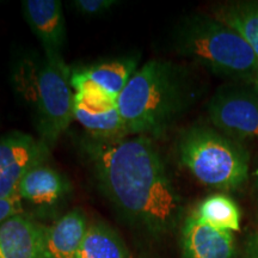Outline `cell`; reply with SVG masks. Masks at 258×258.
<instances>
[{"mask_svg": "<svg viewBox=\"0 0 258 258\" xmlns=\"http://www.w3.org/2000/svg\"><path fill=\"white\" fill-rule=\"evenodd\" d=\"M177 157L194 178L220 191L240 189L249 178L250 154L246 148L207 125H192L180 134Z\"/></svg>", "mask_w": 258, "mask_h": 258, "instance_id": "obj_5", "label": "cell"}, {"mask_svg": "<svg viewBox=\"0 0 258 258\" xmlns=\"http://www.w3.org/2000/svg\"><path fill=\"white\" fill-rule=\"evenodd\" d=\"M69 190V182L59 171L42 164L23 177L18 186V196L23 202L36 207H51L61 201Z\"/></svg>", "mask_w": 258, "mask_h": 258, "instance_id": "obj_13", "label": "cell"}, {"mask_svg": "<svg viewBox=\"0 0 258 258\" xmlns=\"http://www.w3.org/2000/svg\"><path fill=\"white\" fill-rule=\"evenodd\" d=\"M176 53L234 83L258 85V56L250 43L212 15L183 18L172 35Z\"/></svg>", "mask_w": 258, "mask_h": 258, "instance_id": "obj_4", "label": "cell"}, {"mask_svg": "<svg viewBox=\"0 0 258 258\" xmlns=\"http://www.w3.org/2000/svg\"><path fill=\"white\" fill-rule=\"evenodd\" d=\"M24 214L23 201L18 195L8 199H0V225L16 215Z\"/></svg>", "mask_w": 258, "mask_h": 258, "instance_id": "obj_19", "label": "cell"}, {"mask_svg": "<svg viewBox=\"0 0 258 258\" xmlns=\"http://www.w3.org/2000/svg\"><path fill=\"white\" fill-rule=\"evenodd\" d=\"M83 148L102 191L123 217L156 237L175 230L183 201L152 139L88 137Z\"/></svg>", "mask_w": 258, "mask_h": 258, "instance_id": "obj_1", "label": "cell"}, {"mask_svg": "<svg viewBox=\"0 0 258 258\" xmlns=\"http://www.w3.org/2000/svg\"><path fill=\"white\" fill-rule=\"evenodd\" d=\"M194 214L206 224L228 232L240 231L241 213L233 199L225 194L209 195L199 203Z\"/></svg>", "mask_w": 258, "mask_h": 258, "instance_id": "obj_17", "label": "cell"}, {"mask_svg": "<svg viewBox=\"0 0 258 258\" xmlns=\"http://www.w3.org/2000/svg\"><path fill=\"white\" fill-rule=\"evenodd\" d=\"M201 88L183 64L152 59L139 67L118 97L128 135L165 134L199 99Z\"/></svg>", "mask_w": 258, "mask_h": 258, "instance_id": "obj_2", "label": "cell"}, {"mask_svg": "<svg viewBox=\"0 0 258 258\" xmlns=\"http://www.w3.org/2000/svg\"><path fill=\"white\" fill-rule=\"evenodd\" d=\"M76 258H129L127 247L116 232L103 222L89 224Z\"/></svg>", "mask_w": 258, "mask_h": 258, "instance_id": "obj_16", "label": "cell"}, {"mask_svg": "<svg viewBox=\"0 0 258 258\" xmlns=\"http://www.w3.org/2000/svg\"><path fill=\"white\" fill-rule=\"evenodd\" d=\"M212 16L243 35L258 56V0L219 4L213 8Z\"/></svg>", "mask_w": 258, "mask_h": 258, "instance_id": "obj_15", "label": "cell"}, {"mask_svg": "<svg viewBox=\"0 0 258 258\" xmlns=\"http://www.w3.org/2000/svg\"><path fill=\"white\" fill-rule=\"evenodd\" d=\"M183 258H235L237 250L232 232L219 230L194 214L183 222Z\"/></svg>", "mask_w": 258, "mask_h": 258, "instance_id": "obj_11", "label": "cell"}, {"mask_svg": "<svg viewBox=\"0 0 258 258\" xmlns=\"http://www.w3.org/2000/svg\"><path fill=\"white\" fill-rule=\"evenodd\" d=\"M253 199H254V206H256V214L258 218V175L254 178L253 183Z\"/></svg>", "mask_w": 258, "mask_h": 258, "instance_id": "obj_21", "label": "cell"}, {"mask_svg": "<svg viewBox=\"0 0 258 258\" xmlns=\"http://www.w3.org/2000/svg\"><path fill=\"white\" fill-rule=\"evenodd\" d=\"M120 3L116 0H74L72 6L84 16H101L110 11Z\"/></svg>", "mask_w": 258, "mask_h": 258, "instance_id": "obj_18", "label": "cell"}, {"mask_svg": "<svg viewBox=\"0 0 258 258\" xmlns=\"http://www.w3.org/2000/svg\"><path fill=\"white\" fill-rule=\"evenodd\" d=\"M243 258H258V232L250 234L245 241Z\"/></svg>", "mask_w": 258, "mask_h": 258, "instance_id": "obj_20", "label": "cell"}, {"mask_svg": "<svg viewBox=\"0 0 258 258\" xmlns=\"http://www.w3.org/2000/svg\"><path fill=\"white\" fill-rule=\"evenodd\" d=\"M85 213L76 208L42 231L38 258H76L88 231Z\"/></svg>", "mask_w": 258, "mask_h": 258, "instance_id": "obj_12", "label": "cell"}, {"mask_svg": "<svg viewBox=\"0 0 258 258\" xmlns=\"http://www.w3.org/2000/svg\"><path fill=\"white\" fill-rule=\"evenodd\" d=\"M43 226L24 214L0 225V258H38Z\"/></svg>", "mask_w": 258, "mask_h": 258, "instance_id": "obj_14", "label": "cell"}, {"mask_svg": "<svg viewBox=\"0 0 258 258\" xmlns=\"http://www.w3.org/2000/svg\"><path fill=\"white\" fill-rule=\"evenodd\" d=\"M215 129L237 141L258 140V85L230 82L219 88L207 105Z\"/></svg>", "mask_w": 258, "mask_h": 258, "instance_id": "obj_6", "label": "cell"}, {"mask_svg": "<svg viewBox=\"0 0 258 258\" xmlns=\"http://www.w3.org/2000/svg\"><path fill=\"white\" fill-rule=\"evenodd\" d=\"M24 19L38 38L47 56H62L66 43V22L59 0L22 2Z\"/></svg>", "mask_w": 258, "mask_h": 258, "instance_id": "obj_9", "label": "cell"}, {"mask_svg": "<svg viewBox=\"0 0 258 258\" xmlns=\"http://www.w3.org/2000/svg\"><path fill=\"white\" fill-rule=\"evenodd\" d=\"M11 80L32 112L38 139L51 151L74 121L71 69L62 56L29 54L15 63Z\"/></svg>", "mask_w": 258, "mask_h": 258, "instance_id": "obj_3", "label": "cell"}, {"mask_svg": "<svg viewBox=\"0 0 258 258\" xmlns=\"http://www.w3.org/2000/svg\"><path fill=\"white\" fill-rule=\"evenodd\" d=\"M138 69V57L134 56L101 61L71 70V85L74 93L88 98L117 102Z\"/></svg>", "mask_w": 258, "mask_h": 258, "instance_id": "obj_8", "label": "cell"}, {"mask_svg": "<svg viewBox=\"0 0 258 258\" xmlns=\"http://www.w3.org/2000/svg\"><path fill=\"white\" fill-rule=\"evenodd\" d=\"M74 121L96 140H117L129 137L117 102L88 98L74 93Z\"/></svg>", "mask_w": 258, "mask_h": 258, "instance_id": "obj_10", "label": "cell"}, {"mask_svg": "<svg viewBox=\"0 0 258 258\" xmlns=\"http://www.w3.org/2000/svg\"><path fill=\"white\" fill-rule=\"evenodd\" d=\"M50 150L38 138L23 132L0 137V199L18 195L23 177L34 167L46 164Z\"/></svg>", "mask_w": 258, "mask_h": 258, "instance_id": "obj_7", "label": "cell"}]
</instances>
